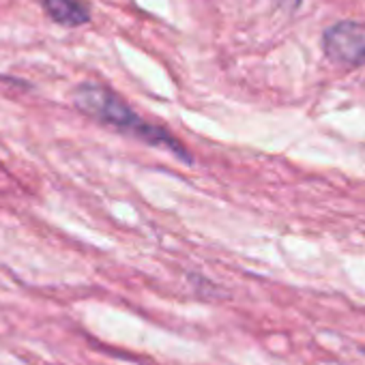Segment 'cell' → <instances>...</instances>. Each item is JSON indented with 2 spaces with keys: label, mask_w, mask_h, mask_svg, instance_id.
Listing matches in <instances>:
<instances>
[{
  "label": "cell",
  "mask_w": 365,
  "mask_h": 365,
  "mask_svg": "<svg viewBox=\"0 0 365 365\" xmlns=\"http://www.w3.org/2000/svg\"><path fill=\"white\" fill-rule=\"evenodd\" d=\"M43 9L46 14L63 26H82L91 20L88 7L80 0H43Z\"/></svg>",
  "instance_id": "obj_3"
},
{
  "label": "cell",
  "mask_w": 365,
  "mask_h": 365,
  "mask_svg": "<svg viewBox=\"0 0 365 365\" xmlns=\"http://www.w3.org/2000/svg\"><path fill=\"white\" fill-rule=\"evenodd\" d=\"M73 101L80 112H84L86 116H91L108 127L118 129L120 133L133 135L135 140H142L150 146L168 148L170 153H174L178 159L187 161V163L194 161L190 157L187 148L182 146L168 129L138 116L114 91H110L101 84H93V82L80 84L73 93Z\"/></svg>",
  "instance_id": "obj_1"
},
{
  "label": "cell",
  "mask_w": 365,
  "mask_h": 365,
  "mask_svg": "<svg viewBox=\"0 0 365 365\" xmlns=\"http://www.w3.org/2000/svg\"><path fill=\"white\" fill-rule=\"evenodd\" d=\"M322 50L335 65L354 69L365 65V24L344 20L322 33Z\"/></svg>",
  "instance_id": "obj_2"
},
{
  "label": "cell",
  "mask_w": 365,
  "mask_h": 365,
  "mask_svg": "<svg viewBox=\"0 0 365 365\" xmlns=\"http://www.w3.org/2000/svg\"><path fill=\"white\" fill-rule=\"evenodd\" d=\"M277 5H279L282 9H290V11H294V9L301 5V0H277Z\"/></svg>",
  "instance_id": "obj_4"
}]
</instances>
